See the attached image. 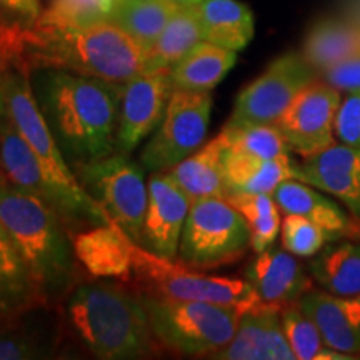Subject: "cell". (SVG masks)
Returning <instances> with one entry per match:
<instances>
[{
    "mask_svg": "<svg viewBox=\"0 0 360 360\" xmlns=\"http://www.w3.org/2000/svg\"><path fill=\"white\" fill-rule=\"evenodd\" d=\"M34 96L70 167L117 150L120 87L65 70H37Z\"/></svg>",
    "mask_w": 360,
    "mask_h": 360,
    "instance_id": "1",
    "label": "cell"
},
{
    "mask_svg": "<svg viewBox=\"0 0 360 360\" xmlns=\"http://www.w3.org/2000/svg\"><path fill=\"white\" fill-rule=\"evenodd\" d=\"M58 312L65 339L97 359H147L160 352L141 295L120 283H79Z\"/></svg>",
    "mask_w": 360,
    "mask_h": 360,
    "instance_id": "2",
    "label": "cell"
},
{
    "mask_svg": "<svg viewBox=\"0 0 360 360\" xmlns=\"http://www.w3.org/2000/svg\"><path fill=\"white\" fill-rule=\"evenodd\" d=\"M147 51L112 19L69 30L25 25L22 60L30 72L65 70L122 85L146 70Z\"/></svg>",
    "mask_w": 360,
    "mask_h": 360,
    "instance_id": "3",
    "label": "cell"
},
{
    "mask_svg": "<svg viewBox=\"0 0 360 360\" xmlns=\"http://www.w3.org/2000/svg\"><path fill=\"white\" fill-rule=\"evenodd\" d=\"M0 225L47 304L60 307L82 283L80 264L60 215L39 197L0 180Z\"/></svg>",
    "mask_w": 360,
    "mask_h": 360,
    "instance_id": "4",
    "label": "cell"
},
{
    "mask_svg": "<svg viewBox=\"0 0 360 360\" xmlns=\"http://www.w3.org/2000/svg\"><path fill=\"white\" fill-rule=\"evenodd\" d=\"M0 90L7 114L25 139L42 165L45 177L60 199V219L69 229L109 224L107 210L80 186L62 148L53 137L34 96L32 72L29 67L11 62L0 67Z\"/></svg>",
    "mask_w": 360,
    "mask_h": 360,
    "instance_id": "5",
    "label": "cell"
},
{
    "mask_svg": "<svg viewBox=\"0 0 360 360\" xmlns=\"http://www.w3.org/2000/svg\"><path fill=\"white\" fill-rule=\"evenodd\" d=\"M139 295L160 352L210 357L232 340L242 317L237 309L219 304Z\"/></svg>",
    "mask_w": 360,
    "mask_h": 360,
    "instance_id": "6",
    "label": "cell"
},
{
    "mask_svg": "<svg viewBox=\"0 0 360 360\" xmlns=\"http://www.w3.org/2000/svg\"><path fill=\"white\" fill-rule=\"evenodd\" d=\"M132 255V290L139 294L175 300H202L237 309L245 314L260 300L247 281L227 277H209L197 269L174 259L162 257L127 236Z\"/></svg>",
    "mask_w": 360,
    "mask_h": 360,
    "instance_id": "7",
    "label": "cell"
},
{
    "mask_svg": "<svg viewBox=\"0 0 360 360\" xmlns=\"http://www.w3.org/2000/svg\"><path fill=\"white\" fill-rule=\"evenodd\" d=\"M249 247V225L227 199L191 205L180 237V262L192 269H217L244 257Z\"/></svg>",
    "mask_w": 360,
    "mask_h": 360,
    "instance_id": "8",
    "label": "cell"
},
{
    "mask_svg": "<svg viewBox=\"0 0 360 360\" xmlns=\"http://www.w3.org/2000/svg\"><path fill=\"white\" fill-rule=\"evenodd\" d=\"M80 186L132 240H141L148 188L142 169L127 154H114L74 165Z\"/></svg>",
    "mask_w": 360,
    "mask_h": 360,
    "instance_id": "9",
    "label": "cell"
},
{
    "mask_svg": "<svg viewBox=\"0 0 360 360\" xmlns=\"http://www.w3.org/2000/svg\"><path fill=\"white\" fill-rule=\"evenodd\" d=\"M212 94L174 90L154 137L141 154L150 172H165L204 146L212 112Z\"/></svg>",
    "mask_w": 360,
    "mask_h": 360,
    "instance_id": "10",
    "label": "cell"
},
{
    "mask_svg": "<svg viewBox=\"0 0 360 360\" xmlns=\"http://www.w3.org/2000/svg\"><path fill=\"white\" fill-rule=\"evenodd\" d=\"M317 79L300 53H285L238 94L229 122L276 124L297 94Z\"/></svg>",
    "mask_w": 360,
    "mask_h": 360,
    "instance_id": "11",
    "label": "cell"
},
{
    "mask_svg": "<svg viewBox=\"0 0 360 360\" xmlns=\"http://www.w3.org/2000/svg\"><path fill=\"white\" fill-rule=\"evenodd\" d=\"M340 101V90L326 80L315 79L300 90L276 122L290 150L305 159L334 146Z\"/></svg>",
    "mask_w": 360,
    "mask_h": 360,
    "instance_id": "12",
    "label": "cell"
},
{
    "mask_svg": "<svg viewBox=\"0 0 360 360\" xmlns=\"http://www.w3.org/2000/svg\"><path fill=\"white\" fill-rule=\"evenodd\" d=\"M172 69H146L120 87L117 152L130 154L159 127L174 92Z\"/></svg>",
    "mask_w": 360,
    "mask_h": 360,
    "instance_id": "13",
    "label": "cell"
},
{
    "mask_svg": "<svg viewBox=\"0 0 360 360\" xmlns=\"http://www.w3.org/2000/svg\"><path fill=\"white\" fill-rule=\"evenodd\" d=\"M147 188L148 202L139 244L162 257L175 259L192 204L167 172H152Z\"/></svg>",
    "mask_w": 360,
    "mask_h": 360,
    "instance_id": "14",
    "label": "cell"
},
{
    "mask_svg": "<svg viewBox=\"0 0 360 360\" xmlns=\"http://www.w3.org/2000/svg\"><path fill=\"white\" fill-rule=\"evenodd\" d=\"M281 307L259 302L242 314L232 340L210 355L219 360H297L282 328Z\"/></svg>",
    "mask_w": 360,
    "mask_h": 360,
    "instance_id": "15",
    "label": "cell"
},
{
    "mask_svg": "<svg viewBox=\"0 0 360 360\" xmlns=\"http://www.w3.org/2000/svg\"><path fill=\"white\" fill-rule=\"evenodd\" d=\"M321 192L332 193L360 219V147L334 143L299 165V179Z\"/></svg>",
    "mask_w": 360,
    "mask_h": 360,
    "instance_id": "16",
    "label": "cell"
},
{
    "mask_svg": "<svg viewBox=\"0 0 360 360\" xmlns=\"http://www.w3.org/2000/svg\"><path fill=\"white\" fill-rule=\"evenodd\" d=\"M57 307L45 305L0 323V360L52 359L62 352L64 328Z\"/></svg>",
    "mask_w": 360,
    "mask_h": 360,
    "instance_id": "17",
    "label": "cell"
},
{
    "mask_svg": "<svg viewBox=\"0 0 360 360\" xmlns=\"http://www.w3.org/2000/svg\"><path fill=\"white\" fill-rule=\"evenodd\" d=\"M245 281L255 290L260 302L285 305L299 302L305 292L312 289V282L304 265L289 250L269 247L247 265Z\"/></svg>",
    "mask_w": 360,
    "mask_h": 360,
    "instance_id": "18",
    "label": "cell"
},
{
    "mask_svg": "<svg viewBox=\"0 0 360 360\" xmlns=\"http://www.w3.org/2000/svg\"><path fill=\"white\" fill-rule=\"evenodd\" d=\"M299 305L328 347L352 359L360 357V295L342 297L310 289L300 297Z\"/></svg>",
    "mask_w": 360,
    "mask_h": 360,
    "instance_id": "19",
    "label": "cell"
},
{
    "mask_svg": "<svg viewBox=\"0 0 360 360\" xmlns=\"http://www.w3.org/2000/svg\"><path fill=\"white\" fill-rule=\"evenodd\" d=\"M77 262L94 278H117L129 283L132 278V255L127 233L110 219L109 224L94 225L72 238Z\"/></svg>",
    "mask_w": 360,
    "mask_h": 360,
    "instance_id": "20",
    "label": "cell"
},
{
    "mask_svg": "<svg viewBox=\"0 0 360 360\" xmlns=\"http://www.w3.org/2000/svg\"><path fill=\"white\" fill-rule=\"evenodd\" d=\"M0 180L47 202L60 215V199L45 177L42 165L11 120L0 119Z\"/></svg>",
    "mask_w": 360,
    "mask_h": 360,
    "instance_id": "21",
    "label": "cell"
},
{
    "mask_svg": "<svg viewBox=\"0 0 360 360\" xmlns=\"http://www.w3.org/2000/svg\"><path fill=\"white\" fill-rule=\"evenodd\" d=\"M224 152L225 142L222 134H219L165 172L182 188L191 204L204 199H225L227 186L224 175Z\"/></svg>",
    "mask_w": 360,
    "mask_h": 360,
    "instance_id": "22",
    "label": "cell"
},
{
    "mask_svg": "<svg viewBox=\"0 0 360 360\" xmlns=\"http://www.w3.org/2000/svg\"><path fill=\"white\" fill-rule=\"evenodd\" d=\"M45 305H49L47 300L35 285L19 250L0 225V323Z\"/></svg>",
    "mask_w": 360,
    "mask_h": 360,
    "instance_id": "23",
    "label": "cell"
},
{
    "mask_svg": "<svg viewBox=\"0 0 360 360\" xmlns=\"http://www.w3.org/2000/svg\"><path fill=\"white\" fill-rule=\"evenodd\" d=\"M224 175L227 193H270L289 179H299V164L290 155L282 159H259L245 154L224 152Z\"/></svg>",
    "mask_w": 360,
    "mask_h": 360,
    "instance_id": "24",
    "label": "cell"
},
{
    "mask_svg": "<svg viewBox=\"0 0 360 360\" xmlns=\"http://www.w3.org/2000/svg\"><path fill=\"white\" fill-rule=\"evenodd\" d=\"M272 197L283 215H302L321 225L323 231L332 233L335 238L349 236V232H352V220L349 219V215L335 202L322 195L319 188L309 186L302 180H285L274 191Z\"/></svg>",
    "mask_w": 360,
    "mask_h": 360,
    "instance_id": "25",
    "label": "cell"
},
{
    "mask_svg": "<svg viewBox=\"0 0 360 360\" xmlns=\"http://www.w3.org/2000/svg\"><path fill=\"white\" fill-rule=\"evenodd\" d=\"M199 15L207 42L238 52L254 37V15L238 0H202Z\"/></svg>",
    "mask_w": 360,
    "mask_h": 360,
    "instance_id": "26",
    "label": "cell"
},
{
    "mask_svg": "<svg viewBox=\"0 0 360 360\" xmlns=\"http://www.w3.org/2000/svg\"><path fill=\"white\" fill-rule=\"evenodd\" d=\"M237 53L202 40L172 67L174 90L210 92L236 65Z\"/></svg>",
    "mask_w": 360,
    "mask_h": 360,
    "instance_id": "27",
    "label": "cell"
},
{
    "mask_svg": "<svg viewBox=\"0 0 360 360\" xmlns=\"http://www.w3.org/2000/svg\"><path fill=\"white\" fill-rule=\"evenodd\" d=\"M302 56L317 74L360 56V25L334 19L317 22L305 37Z\"/></svg>",
    "mask_w": 360,
    "mask_h": 360,
    "instance_id": "28",
    "label": "cell"
},
{
    "mask_svg": "<svg viewBox=\"0 0 360 360\" xmlns=\"http://www.w3.org/2000/svg\"><path fill=\"white\" fill-rule=\"evenodd\" d=\"M202 40L199 6H180L147 51L146 69H172Z\"/></svg>",
    "mask_w": 360,
    "mask_h": 360,
    "instance_id": "29",
    "label": "cell"
},
{
    "mask_svg": "<svg viewBox=\"0 0 360 360\" xmlns=\"http://www.w3.org/2000/svg\"><path fill=\"white\" fill-rule=\"evenodd\" d=\"M310 274L328 294L360 295V244L340 242L323 247L310 262Z\"/></svg>",
    "mask_w": 360,
    "mask_h": 360,
    "instance_id": "30",
    "label": "cell"
},
{
    "mask_svg": "<svg viewBox=\"0 0 360 360\" xmlns=\"http://www.w3.org/2000/svg\"><path fill=\"white\" fill-rule=\"evenodd\" d=\"M179 7L174 0H124L115 4L110 19L148 51Z\"/></svg>",
    "mask_w": 360,
    "mask_h": 360,
    "instance_id": "31",
    "label": "cell"
},
{
    "mask_svg": "<svg viewBox=\"0 0 360 360\" xmlns=\"http://www.w3.org/2000/svg\"><path fill=\"white\" fill-rule=\"evenodd\" d=\"M245 219L250 231V247L255 254L274 245L281 233V209L270 193L232 192L225 197Z\"/></svg>",
    "mask_w": 360,
    "mask_h": 360,
    "instance_id": "32",
    "label": "cell"
},
{
    "mask_svg": "<svg viewBox=\"0 0 360 360\" xmlns=\"http://www.w3.org/2000/svg\"><path fill=\"white\" fill-rule=\"evenodd\" d=\"M282 328L297 360H344L352 359L337 352L323 342L321 330L312 319L300 309L299 302L285 305L281 310Z\"/></svg>",
    "mask_w": 360,
    "mask_h": 360,
    "instance_id": "33",
    "label": "cell"
},
{
    "mask_svg": "<svg viewBox=\"0 0 360 360\" xmlns=\"http://www.w3.org/2000/svg\"><path fill=\"white\" fill-rule=\"evenodd\" d=\"M225 148L259 159H282L290 148L276 124L227 122L222 132Z\"/></svg>",
    "mask_w": 360,
    "mask_h": 360,
    "instance_id": "34",
    "label": "cell"
},
{
    "mask_svg": "<svg viewBox=\"0 0 360 360\" xmlns=\"http://www.w3.org/2000/svg\"><path fill=\"white\" fill-rule=\"evenodd\" d=\"M114 0H51L34 25L47 30H69L110 19Z\"/></svg>",
    "mask_w": 360,
    "mask_h": 360,
    "instance_id": "35",
    "label": "cell"
},
{
    "mask_svg": "<svg viewBox=\"0 0 360 360\" xmlns=\"http://www.w3.org/2000/svg\"><path fill=\"white\" fill-rule=\"evenodd\" d=\"M281 237L283 249L297 257H312L328 240H335V237L323 231L321 225L295 214H285L282 219Z\"/></svg>",
    "mask_w": 360,
    "mask_h": 360,
    "instance_id": "36",
    "label": "cell"
},
{
    "mask_svg": "<svg viewBox=\"0 0 360 360\" xmlns=\"http://www.w3.org/2000/svg\"><path fill=\"white\" fill-rule=\"evenodd\" d=\"M335 137L345 146L360 147V90L342 97L335 117Z\"/></svg>",
    "mask_w": 360,
    "mask_h": 360,
    "instance_id": "37",
    "label": "cell"
},
{
    "mask_svg": "<svg viewBox=\"0 0 360 360\" xmlns=\"http://www.w3.org/2000/svg\"><path fill=\"white\" fill-rule=\"evenodd\" d=\"M321 75L327 84L340 92L347 94L360 90V56L328 67Z\"/></svg>",
    "mask_w": 360,
    "mask_h": 360,
    "instance_id": "38",
    "label": "cell"
},
{
    "mask_svg": "<svg viewBox=\"0 0 360 360\" xmlns=\"http://www.w3.org/2000/svg\"><path fill=\"white\" fill-rule=\"evenodd\" d=\"M40 13V0H8L6 20L12 24L32 25Z\"/></svg>",
    "mask_w": 360,
    "mask_h": 360,
    "instance_id": "39",
    "label": "cell"
},
{
    "mask_svg": "<svg viewBox=\"0 0 360 360\" xmlns=\"http://www.w3.org/2000/svg\"><path fill=\"white\" fill-rule=\"evenodd\" d=\"M8 0H0V20H6Z\"/></svg>",
    "mask_w": 360,
    "mask_h": 360,
    "instance_id": "40",
    "label": "cell"
},
{
    "mask_svg": "<svg viewBox=\"0 0 360 360\" xmlns=\"http://www.w3.org/2000/svg\"><path fill=\"white\" fill-rule=\"evenodd\" d=\"M179 6H199L202 0H174Z\"/></svg>",
    "mask_w": 360,
    "mask_h": 360,
    "instance_id": "41",
    "label": "cell"
},
{
    "mask_svg": "<svg viewBox=\"0 0 360 360\" xmlns=\"http://www.w3.org/2000/svg\"><path fill=\"white\" fill-rule=\"evenodd\" d=\"M7 114V109H6V102H4V96H2V90H0V119H2L4 115Z\"/></svg>",
    "mask_w": 360,
    "mask_h": 360,
    "instance_id": "42",
    "label": "cell"
},
{
    "mask_svg": "<svg viewBox=\"0 0 360 360\" xmlns=\"http://www.w3.org/2000/svg\"><path fill=\"white\" fill-rule=\"evenodd\" d=\"M119 2H124V0H115V4H119Z\"/></svg>",
    "mask_w": 360,
    "mask_h": 360,
    "instance_id": "43",
    "label": "cell"
},
{
    "mask_svg": "<svg viewBox=\"0 0 360 360\" xmlns=\"http://www.w3.org/2000/svg\"><path fill=\"white\" fill-rule=\"evenodd\" d=\"M114 2H115V0H114Z\"/></svg>",
    "mask_w": 360,
    "mask_h": 360,
    "instance_id": "44",
    "label": "cell"
}]
</instances>
